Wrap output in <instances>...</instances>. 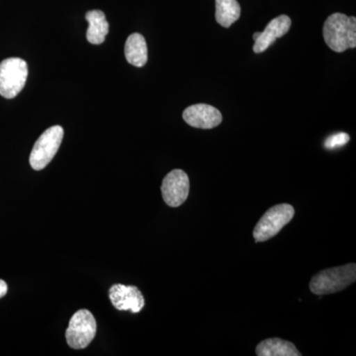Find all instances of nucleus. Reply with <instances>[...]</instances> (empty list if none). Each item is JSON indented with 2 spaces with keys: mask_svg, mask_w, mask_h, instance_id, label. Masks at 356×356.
Instances as JSON below:
<instances>
[{
  "mask_svg": "<svg viewBox=\"0 0 356 356\" xmlns=\"http://www.w3.org/2000/svg\"><path fill=\"white\" fill-rule=\"evenodd\" d=\"M323 36L327 46L337 53H343L356 47V18L334 13L325 20Z\"/></svg>",
  "mask_w": 356,
  "mask_h": 356,
  "instance_id": "nucleus-1",
  "label": "nucleus"
},
{
  "mask_svg": "<svg viewBox=\"0 0 356 356\" xmlns=\"http://www.w3.org/2000/svg\"><path fill=\"white\" fill-rule=\"evenodd\" d=\"M355 280L356 264H348L325 269L316 274L310 281V290L316 295L332 294L343 291Z\"/></svg>",
  "mask_w": 356,
  "mask_h": 356,
  "instance_id": "nucleus-2",
  "label": "nucleus"
},
{
  "mask_svg": "<svg viewBox=\"0 0 356 356\" xmlns=\"http://www.w3.org/2000/svg\"><path fill=\"white\" fill-rule=\"evenodd\" d=\"M28 65L20 58H9L0 63V95L7 99L16 97L24 88Z\"/></svg>",
  "mask_w": 356,
  "mask_h": 356,
  "instance_id": "nucleus-3",
  "label": "nucleus"
},
{
  "mask_svg": "<svg viewBox=\"0 0 356 356\" xmlns=\"http://www.w3.org/2000/svg\"><path fill=\"white\" fill-rule=\"evenodd\" d=\"M294 215V207L286 203L278 204L267 210L254 229L255 242L262 243L270 240L291 221Z\"/></svg>",
  "mask_w": 356,
  "mask_h": 356,
  "instance_id": "nucleus-4",
  "label": "nucleus"
},
{
  "mask_svg": "<svg viewBox=\"0 0 356 356\" xmlns=\"http://www.w3.org/2000/svg\"><path fill=\"white\" fill-rule=\"evenodd\" d=\"M64 138V129L53 126L47 129L37 142L30 154V165L35 170H42L51 163L58 153Z\"/></svg>",
  "mask_w": 356,
  "mask_h": 356,
  "instance_id": "nucleus-5",
  "label": "nucleus"
},
{
  "mask_svg": "<svg viewBox=\"0 0 356 356\" xmlns=\"http://www.w3.org/2000/svg\"><path fill=\"white\" fill-rule=\"evenodd\" d=\"M96 331L97 325L92 314L88 310L77 311L65 332L67 344L74 350H83L95 339Z\"/></svg>",
  "mask_w": 356,
  "mask_h": 356,
  "instance_id": "nucleus-6",
  "label": "nucleus"
},
{
  "mask_svg": "<svg viewBox=\"0 0 356 356\" xmlns=\"http://www.w3.org/2000/svg\"><path fill=\"white\" fill-rule=\"evenodd\" d=\"M191 182L188 175L182 170H173L166 175L161 184L163 200L170 207H179L189 195Z\"/></svg>",
  "mask_w": 356,
  "mask_h": 356,
  "instance_id": "nucleus-7",
  "label": "nucleus"
},
{
  "mask_svg": "<svg viewBox=\"0 0 356 356\" xmlns=\"http://www.w3.org/2000/svg\"><path fill=\"white\" fill-rule=\"evenodd\" d=\"M109 298L115 308L119 311H131L140 313L145 307V298L139 288L115 284L110 288Z\"/></svg>",
  "mask_w": 356,
  "mask_h": 356,
  "instance_id": "nucleus-8",
  "label": "nucleus"
},
{
  "mask_svg": "<svg viewBox=\"0 0 356 356\" xmlns=\"http://www.w3.org/2000/svg\"><path fill=\"white\" fill-rule=\"evenodd\" d=\"M182 117L191 127L204 130L217 127L222 121V116L219 110L204 103L187 107Z\"/></svg>",
  "mask_w": 356,
  "mask_h": 356,
  "instance_id": "nucleus-9",
  "label": "nucleus"
},
{
  "mask_svg": "<svg viewBox=\"0 0 356 356\" xmlns=\"http://www.w3.org/2000/svg\"><path fill=\"white\" fill-rule=\"evenodd\" d=\"M291 27V19L289 16L280 15L274 18L266 25L264 32H259V37L254 40V51L255 54H261L266 51L269 47L289 32Z\"/></svg>",
  "mask_w": 356,
  "mask_h": 356,
  "instance_id": "nucleus-10",
  "label": "nucleus"
},
{
  "mask_svg": "<svg viewBox=\"0 0 356 356\" xmlns=\"http://www.w3.org/2000/svg\"><path fill=\"white\" fill-rule=\"evenodd\" d=\"M88 22L86 38L90 44H100L105 41L109 32V23L102 10H90L86 14Z\"/></svg>",
  "mask_w": 356,
  "mask_h": 356,
  "instance_id": "nucleus-11",
  "label": "nucleus"
},
{
  "mask_svg": "<svg viewBox=\"0 0 356 356\" xmlns=\"http://www.w3.org/2000/svg\"><path fill=\"white\" fill-rule=\"evenodd\" d=\"M255 353L259 356H301L294 343L284 339L273 337L257 344Z\"/></svg>",
  "mask_w": 356,
  "mask_h": 356,
  "instance_id": "nucleus-12",
  "label": "nucleus"
},
{
  "mask_svg": "<svg viewBox=\"0 0 356 356\" xmlns=\"http://www.w3.org/2000/svg\"><path fill=\"white\" fill-rule=\"evenodd\" d=\"M125 57L129 64L137 67H144L147 62L146 40L139 33H134L128 37L125 44Z\"/></svg>",
  "mask_w": 356,
  "mask_h": 356,
  "instance_id": "nucleus-13",
  "label": "nucleus"
},
{
  "mask_svg": "<svg viewBox=\"0 0 356 356\" xmlns=\"http://www.w3.org/2000/svg\"><path fill=\"white\" fill-rule=\"evenodd\" d=\"M216 1V13L215 18L218 24L224 28H229L241 16L240 3L238 0H215Z\"/></svg>",
  "mask_w": 356,
  "mask_h": 356,
  "instance_id": "nucleus-14",
  "label": "nucleus"
},
{
  "mask_svg": "<svg viewBox=\"0 0 356 356\" xmlns=\"http://www.w3.org/2000/svg\"><path fill=\"white\" fill-rule=\"evenodd\" d=\"M350 137L348 134L346 133H337L331 137L327 138L325 142V147L327 149H336V147H343L344 145L348 144L350 142Z\"/></svg>",
  "mask_w": 356,
  "mask_h": 356,
  "instance_id": "nucleus-15",
  "label": "nucleus"
},
{
  "mask_svg": "<svg viewBox=\"0 0 356 356\" xmlns=\"http://www.w3.org/2000/svg\"><path fill=\"white\" fill-rule=\"evenodd\" d=\"M7 290H8V287H7L6 281L0 280V299L6 296Z\"/></svg>",
  "mask_w": 356,
  "mask_h": 356,
  "instance_id": "nucleus-16",
  "label": "nucleus"
}]
</instances>
